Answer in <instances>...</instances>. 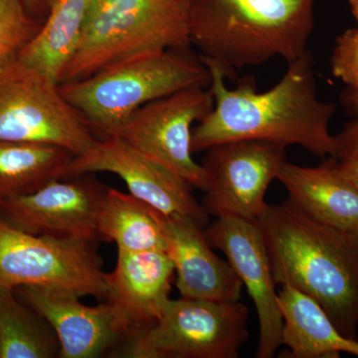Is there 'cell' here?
Masks as SVG:
<instances>
[{
	"label": "cell",
	"instance_id": "obj_1",
	"mask_svg": "<svg viewBox=\"0 0 358 358\" xmlns=\"http://www.w3.org/2000/svg\"><path fill=\"white\" fill-rule=\"evenodd\" d=\"M199 58L210 73L214 107L192 129L193 154L230 141H262L285 148L300 145L322 159H334L336 136L329 124L336 106L317 96L310 51L288 63L279 83L262 93L251 78L228 88L220 67Z\"/></svg>",
	"mask_w": 358,
	"mask_h": 358
},
{
	"label": "cell",
	"instance_id": "obj_2",
	"mask_svg": "<svg viewBox=\"0 0 358 358\" xmlns=\"http://www.w3.org/2000/svg\"><path fill=\"white\" fill-rule=\"evenodd\" d=\"M275 284L313 299L346 338H357L358 246L350 233L317 222L289 200L257 219Z\"/></svg>",
	"mask_w": 358,
	"mask_h": 358
},
{
	"label": "cell",
	"instance_id": "obj_3",
	"mask_svg": "<svg viewBox=\"0 0 358 358\" xmlns=\"http://www.w3.org/2000/svg\"><path fill=\"white\" fill-rule=\"evenodd\" d=\"M190 43L228 79L237 71L308 51L315 0H185Z\"/></svg>",
	"mask_w": 358,
	"mask_h": 358
},
{
	"label": "cell",
	"instance_id": "obj_4",
	"mask_svg": "<svg viewBox=\"0 0 358 358\" xmlns=\"http://www.w3.org/2000/svg\"><path fill=\"white\" fill-rule=\"evenodd\" d=\"M209 85L210 73L187 48L138 54L84 79L59 84V88L102 138L143 106L181 90Z\"/></svg>",
	"mask_w": 358,
	"mask_h": 358
},
{
	"label": "cell",
	"instance_id": "obj_5",
	"mask_svg": "<svg viewBox=\"0 0 358 358\" xmlns=\"http://www.w3.org/2000/svg\"><path fill=\"white\" fill-rule=\"evenodd\" d=\"M190 46L185 0H92L79 44L59 84L84 79L138 54Z\"/></svg>",
	"mask_w": 358,
	"mask_h": 358
},
{
	"label": "cell",
	"instance_id": "obj_6",
	"mask_svg": "<svg viewBox=\"0 0 358 358\" xmlns=\"http://www.w3.org/2000/svg\"><path fill=\"white\" fill-rule=\"evenodd\" d=\"M248 315L239 301L169 300L157 322L129 339L115 357L237 358L249 338Z\"/></svg>",
	"mask_w": 358,
	"mask_h": 358
},
{
	"label": "cell",
	"instance_id": "obj_7",
	"mask_svg": "<svg viewBox=\"0 0 358 358\" xmlns=\"http://www.w3.org/2000/svg\"><path fill=\"white\" fill-rule=\"evenodd\" d=\"M96 140L58 83L17 56L0 64V141L58 145L76 157Z\"/></svg>",
	"mask_w": 358,
	"mask_h": 358
},
{
	"label": "cell",
	"instance_id": "obj_8",
	"mask_svg": "<svg viewBox=\"0 0 358 358\" xmlns=\"http://www.w3.org/2000/svg\"><path fill=\"white\" fill-rule=\"evenodd\" d=\"M92 240L32 235L0 219V288L42 287L107 298V273Z\"/></svg>",
	"mask_w": 358,
	"mask_h": 358
},
{
	"label": "cell",
	"instance_id": "obj_9",
	"mask_svg": "<svg viewBox=\"0 0 358 358\" xmlns=\"http://www.w3.org/2000/svg\"><path fill=\"white\" fill-rule=\"evenodd\" d=\"M213 107L209 87H190L134 110L106 136L121 138L192 187L204 190V167L192 157V124L203 120Z\"/></svg>",
	"mask_w": 358,
	"mask_h": 358
},
{
	"label": "cell",
	"instance_id": "obj_10",
	"mask_svg": "<svg viewBox=\"0 0 358 358\" xmlns=\"http://www.w3.org/2000/svg\"><path fill=\"white\" fill-rule=\"evenodd\" d=\"M202 166L204 210L257 220L265 208L268 185L286 162V148L262 141L224 143L207 150Z\"/></svg>",
	"mask_w": 358,
	"mask_h": 358
},
{
	"label": "cell",
	"instance_id": "obj_11",
	"mask_svg": "<svg viewBox=\"0 0 358 358\" xmlns=\"http://www.w3.org/2000/svg\"><path fill=\"white\" fill-rule=\"evenodd\" d=\"M94 173L117 174L133 196L164 215L187 216L201 227L208 221L185 179L117 136L96 138L89 150L73 157L63 179Z\"/></svg>",
	"mask_w": 358,
	"mask_h": 358
},
{
	"label": "cell",
	"instance_id": "obj_12",
	"mask_svg": "<svg viewBox=\"0 0 358 358\" xmlns=\"http://www.w3.org/2000/svg\"><path fill=\"white\" fill-rule=\"evenodd\" d=\"M52 180L24 196L0 200V219L32 235L98 241V214L108 187L89 174Z\"/></svg>",
	"mask_w": 358,
	"mask_h": 358
},
{
	"label": "cell",
	"instance_id": "obj_13",
	"mask_svg": "<svg viewBox=\"0 0 358 358\" xmlns=\"http://www.w3.org/2000/svg\"><path fill=\"white\" fill-rule=\"evenodd\" d=\"M212 248L222 251L245 285L259 317L257 358L274 357L282 345V317L267 247L256 220L224 214L204 232Z\"/></svg>",
	"mask_w": 358,
	"mask_h": 358
},
{
	"label": "cell",
	"instance_id": "obj_14",
	"mask_svg": "<svg viewBox=\"0 0 358 358\" xmlns=\"http://www.w3.org/2000/svg\"><path fill=\"white\" fill-rule=\"evenodd\" d=\"M53 327L60 343V358H95L117 355L128 341L119 315L110 303L90 307L75 294L21 286L13 289Z\"/></svg>",
	"mask_w": 358,
	"mask_h": 358
},
{
	"label": "cell",
	"instance_id": "obj_15",
	"mask_svg": "<svg viewBox=\"0 0 358 358\" xmlns=\"http://www.w3.org/2000/svg\"><path fill=\"white\" fill-rule=\"evenodd\" d=\"M173 273L166 252L117 251L115 270L106 277V301L117 310L128 341L159 320L171 300Z\"/></svg>",
	"mask_w": 358,
	"mask_h": 358
},
{
	"label": "cell",
	"instance_id": "obj_16",
	"mask_svg": "<svg viewBox=\"0 0 358 358\" xmlns=\"http://www.w3.org/2000/svg\"><path fill=\"white\" fill-rule=\"evenodd\" d=\"M164 233L181 298L239 301L243 284L228 261L212 251L201 226L187 216H166Z\"/></svg>",
	"mask_w": 358,
	"mask_h": 358
},
{
	"label": "cell",
	"instance_id": "obj_17",
	"mask_svg": "<svg viewBox=\"0 0 358 358\" xmlns=\"http://www.w3.org/2000/svg\"><path fill=\"white\" fill-rule=\"evenodd\" d=\"M289 201L317 222L346 233L358 232V188L329 157L322 166L285 162L277 176Z\"/></svg>",
	"mask_w": 358,
	"mask_h": 358
},
{
	"label": "cell",
	"instance_id": "obj_18",
	"mask_svg": "<svg viewBox=\"0 0 358 358\" xmlns=\"http://www.w3.org/2000/svg\"><path fill=\"white\" fill-rule=\"evenodd\" d=\"M278 303L282 317V345L293 358L338 357L341 352L358 357V341L346 338L310 296L282 286Z\"/></svg>",
	"mask_w": 358,
	"mask_h": 358
},
{
	"label": "cell",
	"instance_id": "obj_19",
	"mask_svg": "<svg viewBox=\"0 0 358 358\" xmlns=\"http://www.w3.org/2000/svg\"><path fill=\"white\" fill-rule=\"evenodd\" d=\"M166 215L129 193L108 187L98 214L99 239L115 242L117 251H166Z\"/></svg>",
	"mask_w": 358,
	"mask_h": 358
},
{
	"label": "cell",
	"instance_id": "obj_20",
	"mask_svg": "<svg viewBox=\"0 0 358 358\" xmlns=\"http://www.w3.org/2000/svg\"><path fill=\"white\" fill-rule=\"evenodd\" d=\"M92 0H52L44 24L17 57L59 84L76 51Z\"/></svg>",
	"mask_w": 358,
	"mask_h": 358
},
{
	"label": "cell",
	"instance_id": "obj_21",
	"mask_svg": "<svg viewBox=\"0 0 358 358\" xmlns=\"http://www.w3.org/2000/svg\"><path fill=\"white\" fill-rule=\"evenodd\" d=\"M74 157L58 145L0 141V200L31 194L63 179Z\"/></svg>",
	"mask_w": 358,
	"mask_h": 358
},
{
	"label": "cell",
	"instance_id": "obj_22",
	"mask_svg": "<svg viewBox=\"0 0 358 358\" xmlns=\"http://www.w3.org/2000/svg\"><path fill=\"white\" fill-rule=\"evenodd\" d=\"M60 343L51 324L13 289L0 288V358H53Z\"/></svg>",
	"mask_w": 358,
	"mask_h": 358
},
{
	"label": "cell",
	"instance_id": "obj_23",
	"mask_svg": "<svg viewBox=\"0 0 358 358\" xmlns=\"http://www.w3.org/2000/svg\"><path fill=\"white\" fill-rule=\"evenodd\" d=\"M40 26L28 16L21 0H0V64L16 57Z\"/></svg>",
	"mask_w": 358,
	"mask_h": 358
},
{
	"label": "cell",
	"instance_id": "obj_24",
	"mask_svg": "<svg viewBox=\"0 0 358 358\" xmlns=\"http://www.w3.org/2000/svg\"><path fill=\"white\" fill-rule=\"evenodd\" d=\"M331 66L334 76L346 88L358 90V27L345 30L336 38Z\"/></svg>",
	"mask_w": 358,
	"mask_h": 358
},
{
	"label": "cell",
	"instance_id": "obj_25",
	"mask_svg": "<svg viewBox=\"0 0 358 358\" xmlns=\"http://www.w3.org/2000/svg\"><path fill=\"white\" fill-rule=\"evenodd\" d=\"M336 136L334 159H358V120L345 124Z\"/></svg>",
	"mask_w": 358,
	"mask_h": 358
},
{
	"label": "cell",
	"instance_id": "obj_26",
	"mask_svg": "<svg viewBox=\"0 0 358 358\" xmlns=\"http://www.w3.org/2000/svg\"><path fill=\"white\" fill-rule=\"evenodd\" d=\"M341 105L353 119L358 120V90L346 88L341 96Z\"/></svg>",
	"mask_w": 358,
	"mask_h": 358
},
{
	"label": "cell",
	"instance_id": "obj_27",
	"mask_svg": "<svg viewBox=\"0 0 358 358\" xmlns=\"http://www.w3.org/2000/svg\"><path fill=\"white\" fill-rule=\"evenodd\" d=\"M341 173L358 188V159H336Z\"/></svg>",
	"mask_w": 358,
	"mask_h": 358
},
{
	"label": "cell",
	"instance_id": "obj_28",
	"mask_svg": "<svg viewBox=\"0 0 358 358\" xmlns=\"http://www.w3.org/2000/svg\"><path fill=\"white\" fill-rule=\"evenodd\" d=\"M48 1L51 4L52 0H48ZM21 2H22L23 6L28 7V8H33V7L41 6L45 0H21Z\"/></svg>",
	"mask_w": 358,
	"mask_h": 358
},
{
	"label": "cell",
	"instance_id": "obj_29",
	"mask_svg": "<svg viewBox=\"0 0 358 358\" xmlns=\"http://www.w3.org/2000/svg\"><path fill=\"white\" fill-rule=\"evenodd\" d=\"M350 2V10H352V15L355 16V20L358 23V0H348Z\"/></svg>",
	"mask_w": 358,
	"mask_h": 358
},
{
	"label": "cell",
	"instance_id": "obj_30",
	"mask_svg": "<svg viewBox=\"0 0 358 358\" xmlns=\"http://www.w3.org/2000/svg\"><path fill=\"white\" fill-rule=\"evenodd\" d=\"M352 234V236L353 237V239H355V241L357 242V246H358V232L355 233H350Z\"/></svg>",
	"mask_w": 358,
	"mask_h": 358
}]
</instances>
